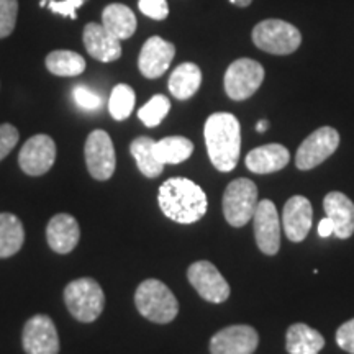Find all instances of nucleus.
<instances>
[{
  "mask_svg": "<svg viewBox=\"0 0 354 354\" xmlns=\"http://www.w3.org/2000/svg\"><path fill=\"white\" fill-rule=\"evenodd\" d=\"M158 202L162 214L176 223H196L207 214V196L202 187L185 177H172L159 187Z\"/></svg>",
  "mask_w": 354,
  "mask_h": 354,
  "instance_id": "nucleus-1",
  "label": "nucleus"
},
{
  "mask_svg": "<svg viewBox=\"0 0 354 354\" xmlns=\"http://www.w3.org/2000/svg\"><path fill=\"white\" fill-rule=\"evenodd\" d=\"M205 145L209 158L221 172L233 171L240 159L241 133L240 122L232 113L218 112L210 115L205 122Z\"/></svg>",
  "mask_w": 354,
  "mask_h": 354,
  "instance_id": "nucleus-2",
  "label": "nucleus"
},
{
  "mask_svg": "<svg viewBox=\"0 0 354 354\" xmlns=\"http://www.w3.org/2000/svg\"><path fill=\"white\" fill-rule=\"evenodd\" d=\"M135 305L149 322L169 323L177 317L179 304L169 287L158 279H146L135 292Z\"/></svg>",
  "mask_w": 354,
  "mask_h": 354,
  "instance_id": "nucleus-3",
  "label": "nucleus"
},
{
  "mask_svg": "<svg viewBox=\"0 0 354 354\" xmlns=\"http://www.w3.org/2000/svg\"><path fill=\"white\" fill-rule=\"evenodd\" d=\"M64 302L76 320L91 323L104 312L105 295L99 282L91 277H81L66 286Z\"/></svg>",
  "mask_w": 354,
  "mask_h": 354,
  "instance_id": "nucleus-4",
  "label": "nucleus"
},
{
  "mask_svg": "<svg viewBox=\"0 0 354 354\" xmlns=\"http://www.w3.org/2000/svg\"><path fill=\"white\" fill-rule=\"evenodd\" d=\"M253 43L269 55L284 56L297 51L302 43V35L294 25L284 20L269 19L254 26Z\"/></svg>",
  "mask_w": 354,
  "mask_h": 354,
  "instance_id": "nucleus-5",
  "label": "nucleus"
},
{
  "mask_svg": "<svg viewBox=\"0 0 354 354\" xmlns=\"http://www.w3.org/2000/svg\"><path fill=\"white\" fill-rule=\"evenodd\" d=\"M256 205H258V187L253 180L240 177L228 184L223 194V214L232 227H245L253 218Z\"/></svg>",
  "mask_w": 354,
  "mask_h": 354,
  "instance_id": "nucleus-6",
  "label": "nucleus"
},
{
  "mask_svg": "<svg viewBox=\"0 0 354 354\" xmlns=\"http://www.w3.org/2000/svg\"><path fill=\"white\" fill-rule=\"evenodd\" d=\"M264 81V68L258 61L241 57L225 73V92L232 100H246L261 87Z\"/></svg>",
  "mask_w": 354,
  "mask_h": 354,
  "instance_id": "nucleus-7",
  "label": "nucleus"
},
{
  "mask_svg": "<svg viewBox=\"0 0 354 354\" xmlns=\"http://www.w3.org/2000/svg\"><path fill=\"white\" fill-rule=\"evenodd\" d=\"M339 145V135L335 128L322 127L313 131L307 140L300 145L295 154V165L299 169L308 171L320 166L336 151Z\"/></svg>",
  "mask_w": 354,
  "mask_h": 354,
  "instance_id": "nucleus-8",
  "label": "nucleus"
},
{
  "mask_svg": "<svg viewBox=\"0 0 354 354\" xmlns=\"http://www.w3.org/2000/svg\"><path fill=\"white\" fill-rule=\"evenodd\" d=\"M87 171L97 180H107L115 171V149L107 131L95 130L87 136L86 148Z\"/></svg>",
  "mask_w": 354,
  "mask_h": 354,
  "instance_id": "nucleus-9",
  "label": "nucleus"
},
{
  "mask_svg": "<svg viewBox=\"0 0 354 354\" xmlns=\"http://www.w3.org/2000/svg\"><path fill=\"white\" fill-rule=\"evenodd\" d=\"M187 279L202 299L212 304H221L230 297V286L218 269L209 261L194 263L187 271Z\"/></svg>",
  "mask_w": 354,
  "mask_h": 354,
  "instance_id": "nucleus-10",
  "label": "nucleus"
},
{
  "mask_svg": "<svg viewBox=\"0 0 354 354\" xmlns=\"http://www.w3.org/2000/svg\"><path fill=\"white\" fill-rule=\"evenodd\" d=\"M254 236L258 248L264 254H276L281 248V221L276 205L268 198L259 201L254 215Z\"/></svg>",
  "mask_w": 354,
  "mask_h": 354,
  "instance_id": "nucleus-11",
  "label": "nucleus"
},
{
  "mask_svg": "<svg viewBox=\"0 0 354 354\" xmlns=\"http://www.w3.org/2000/svg\"><path fill=\"white\" fill-rule=\"evenodd\" d=\"M55 159L56 145L51 136L35 135L20 149L19 165L25 174L43 176L55 165Z\"/></svg>",
  "mask_w": 354,
  "mask_h": 354,
  "instance_id": "nucleus-12",
  "label": "nucleus"
},
{
  "mask_svg": "<svg viewBox=\"0 0 354 354\" xmlns=\"http://www.w3.org/2000/svg\"><path fill=\"white\" fill-rule=\"evenodd\" d=\"M24 349L26 354H57L59 336L55 323L46 315H35L24 326Z\"/></svg>",
  "mask_w": 354,
  "mask_h": 354,
  "instance_id": "nucleus-13",
  "label": "nucleus"
},
{
  "mask_svg": "<svg viewBox=\"0 0 354 354\" xmlns=\"http://www.w3.org/2000/svg\"><path fill=\"white\" fill-rule=\"evenodd\" d=\"M259 336L253 326L233 325L220 330L210 339L212 354H253L258 348Z\"/></svg>",
  "mask_w": 354,
  "mask_h": 354,
  "instance_id": "nucleus-14",
  "label": "nucleus"
},
{
  "mask_svg": "<svg viewBox=\"0 0 354 354\" xmlns=\"http://www.w3.org/2000/svg\"><path fill=\"white\" fill-rule=\"evenodd\" d=\"M174 55V44L161 37H151L141 48L138 57L140 73L148 79L161 77L169 69Z\"/></svg>",
  "mask_w": 354,
  "mask_h": 354,
  "instance_id": "nucleus-15",
  "label": "nucleus"
},
{
  "mask_svg": "<svg viewBox=\"0 0 354 354\" xmlns=\"http://www.w3.org/2000/svg\"><path fill=\"white\" fill-rule=\"evenodd\" d=\"M313 210L308 198L302 196L290 197L282 212V228L290 241L299 243L307 238L312 228Z\"/></svg>",
  "mask_w": 354,
  "mask_h": 354,
  "instance_id": "nucleus-16",
  "label": "nucleus"
},
{
  "mask_svg": "<svg viewBox=\"0 0 354 354\" xmlns=\"http://www.w3.org/2000/svg\"><path fill=\"white\" fill-rule=\"evenodd\" d=\"M84 46L88 55L100 63H112L122 56L120 39L113 37L104 25L88 24L84 28Z\"/></svg>",
  "mask_w": 354,
  "mask_h": 354,
  "instance_id": "nucleus-17",
  "label": "nucleus"
},
{
  "mask_svg": "<svg viewBox=\"0 0 354 354\" xmlns=\"http://www.w3.org/2000/svg\"><path fill=\"white\" fill-rule=\"evenodd\" d=\"M81 238L77 220L69 214H57L53 216L46 227L48 245L57 254H68L77 246Z\"/></svg>",
  "mask_w": 354,
  "mask_h": 354,
  "instance_id": "nucleus-18",
  "label": "nucleus"
},
{
  "mask_svg": "<svg viewBox=\"0 0 354 354\" xmlns=\"http://www.w3.org/2000/svg\"><path fill=\"white\" fill-rule=\"evenodd\" d=\"M325 214L333 223V234L346 240L354 233V203L342 192H330L323 201Z\"/></svg>",
  "mask_w": 354,
  "mask_h": 354,
  "instance_id": "nucleus-19",
  "label": "nucleus"
},
{
  "mask_svg": "<svg viewBox=\"0 0 354 354\" xmlns=\"http://www.w3.org/2000/svg\"><path fill=\"white\" fill-rule=\"evenodd\" d=\"M289 149L286 146L272 143L254 148L248 153L246 167L254 174H271V172L281 171L289 165Z\"/></svg>",
  "mask_w": 354,
  "mask_h": 354,
  "instance_id": "nucleus-20",
  "label": "nucleus"
},
{
  "mask_svg": "<svg viewBox=\"0 0 354 354\" xmlns=\"http://www.w3.org/2000/svg\"><path fill=\"white\" fill-rule=\"evenodd\" d=\"M102 25L118 39L131 38L136 32V17L130 7L123 3H110L102 13Z\"/></svg>",
  "mask_w": 354,
  "mask_h": 354,
  "instance_id": "nucleus-21",
  "label": "nucleus"
},
{
  "mask_svg": "<svg viewBox=\"0 0 354 354\" xmlns=\"http://www.w3.org/2000/svg\"><path fill=\"white\" fill-rule=\"evenodd\" d=\"M201 84L202 73L198 66L194 63H183L172 71L167 87L176 99L187 100L198 91Z\"/></svg>",
  "mask_w": 354,
  "mask_h": 354,
  "instance_id": "nucleus-22",
  "label": "nucleus"
},
{
  "mask_svg": "<svg viewBox=\"0 0 354 354\" xmlns=\"http://www.w3.org/2000/svg\"><path fill=\"white\" fill-rule=\"evenodd\" d=\"M325 346V338L305 323H295L287 330V351L289 354H318Z\"/></svg>",
  "mask_w": 354,
  "mask_h": 354,
  "instance_id": "nucleus-23",
  "label": "nucleus"
},
{
  "mask_svg": "<svg viewBox=\"0 0 354 354\" xmlns=\"http://www.w3.org/2000/svg\"><path fill=\"white\" fill-rule=\"evenodd\" d=\"M25 241V230L19 216L0 214V258H10L21 250Z\"/></svg>",
  "mask_w": 354,
  "mask_h": 354,
  "instance_id": "nucleus-24",
  "label": "nucleus"
},
{
  "mask_svg": "<svg viewBox=\"0 0 354 354\" xmlns=\"http://www.w3.org/2000/svg\"><path fill=\"white\" fill-rule=\"evenodd\" d=\"M154 145L156 141L149 136H140V138L133 140L130 145V151L133 158L136 159V166L141 174L146 177H158L161 174L162 169H165V165L156 158V153H154Z\"/></svg>",
  "mask_w": 354,
  "mask_h": 354,
  "instance_id": "nucleus-25",
  "label": "nucleus"
},
{
  "mask_svg": "<svg viewBox=\"0 0 354 354\" xmlns=\"http://www.w3.org/2000/svg\"><path fill=\"white\" fill-rule=\"evenodd\" d=\"M194 151L192 141L184 136H167L154 145V153L162 165H179L190 158Z\"/></svg>",
  "mask_w": 354,
  "mask_h": 354,
  "instance_id": "nucleus-26",
  "label": "nucleus"
},
{
  "mask_svg": "<svg viewBox=\"0 0 354 354\" xmlns=\"http://www.w3.org/2000/svg\"><path fill=\"white\" fill-rule=\"evenodd\" d=\"M46 68L55 76L74 77L84 73V69H86V59L74 51H53L46 56Z\"/></svg>",
  "mask_w": 354,
  "mask_h": 354,
  "instance_id": "nucleus-27",
  "label": "nucleus"
},
{
  "mask_svg": "<svg viewBox=\"0 0 354 354\" xmlns=\"http://www.w3.org/2000/svg\"><path fill=\"white\" fill-rule=\"evenodd\" d=\"M135 91L127 84H118L113 87L109 100V112L115 120L122 122L128 118L135 107Z\"/></svg>",
  "mask_w": 354,
  "mask_h": 354,
  "instance_id": "nucleus-28",
  "label": "nucleus"
},
{
  "mask_svg": "<svg viewBox=\"0 0 354 354\" xmlns=\"http://www.w3.org/2000/svg\"><path fill=\"white\" fill-rule=\"evenodd\" d=\"M171 110V102L166 95H154L148 104H145L143 107L138 110V118L145 123L148 128L158 127L159 123L165 120V117L169 113Z\"/></svg>",
  "mask_w": 354,
  "mask_h": 354,
  "instance_id": "nucleus-29",
  "label": "nucleus"
},
{
  "mask_svg": "<svg viewBox=\"0 0 354 354\" xmlns=\"http://www.w3.org/2000/svg\"><path fill=\"white\" fill-rule=\"evenodd\" d=\"M19 15V0H0V38H6L15 30Z\"/></svg>",
  "mask_w": 354,
  "mask_h": 354,
  "instance_id": "nucleus-30",
  "label": "nucleus"
},
{
  "mask_svg": "<svg viewBox=\"0 0 354 354\" xmlns=\"http://www.w3.org/2000/svg\"><path fill=\"white\" fill-rule=\"evenodd\" d=\"M73 97L77 107L87 110V112H94V110H99L102 107V97L92 91L91 87L76 86L73 88Z\"/></svg>",
  "mask_w": 354,
  "mask_h": 354,
  "instance_id": "nucleus-31",
  "label": "nucleus"
},
{
  "mask_svg": "<svg viewBox=\"0 0 354 354\" xmlns=\"http://www.w3.org/2000/svg\"><path fill=\"white\" fill-rule=\"evenodd\" d=\"M86 0H39V6L48 7L53 13H57L61 17H69L76 20L77 8L82 7Z\"/></svg>",
  "mask_w": 354,
  "mask_h": 354,
  "instance_id": "nucleus-32",
  "label": "nucleus"
},
{
  "mask_svg": "<svg viewBox=\"0 0 354 354\" xmlns=\"http://www.w3.org/2000/svg\"><path fill=\"white\" fill-rule=\"evenodd\" d=\"M19 130L13 125H10V123L0 125V161L6 156H8V153L15 148L17 143H19Z\"/></svg>",
  "mask_w": 354,
  "mask_h": 354,
  "instance_id": "nucleus-33",
  "label": "nucleus"
},
{
  "mask_svg": "<svg viewBox=\"0 0 354 354\" xmlns=\"http://www.w3.org/2000/svg\"><path fill=\"white\" fill-rule=\"evenodd\" d=\"M138 7L143 15L153 20H165L169 15V7L166 0H140Z\"/></svg>",
  "mask_w": 354,
  "mask_h": 354,
  "instance_id": "nucleus-34",
  "label": "nucleus"
},
{
  "mask_svg": "<svg viewBox=\"0 0 354 354\" xmlns=\"http://www.w3.org/2000/svg\"><path fill=\"white\" fill-rule=\"evenodd\" d=\"M336 343L344 351L354 354V318L339 326L336 331Z\"/></svg>",
  "mask_w": 354,
  "mask_h": 354,
  "instance_id": "nucleus-35",
  "label": "nucleus"
},
{
  "mask_svg": "<svg viewBox=\"0 0 354 354\" xmlns=\"http://www.w3.org/2000/svg\"><path fill=\"white\" fill-rule=\"evenodd\" d=\"M331 234H333V223H331L328 216H325V218H322L320 223H318V236L328 238Z\"/></svg>",
  "mask_w": 354,
  "mask_h": 354,
  "instance_id": "nucleus-36",
  "label": "nucleus"
},
{
  "mask_svg": "<svg viewBox=\"0 0 354 354\" xmlns=\"http://www.w3.org/2000/svg\"><path fill=\"white\" fill-rule=\"evenodd\" d=\"M230 2H232L233 6H236V7H248V6H251V3H253V0H230Z\"/></svg>",
  "mask_w": 354,
  "mask_h": 354,
  "instance_id": "nucleus-37",
  "label": "nucleus"
},
{
  "mask_svg": "<svg viewBox=\"0 0 354 354\" xmlns=\"http://www.w3.org/2000/svg\"><path fill=\"white\" fill-rule=\"evenodd\" d=\"M268 127H269V123H268V122H266V120H261V122H258V125H256V131L263 133V131L268 130Z\"/></svg>",
  "mask_w": 354,
  "mask_h": 354,
  "instance_id": "nucleus-38",
  "label": "nucleus"
}]
</instances>
